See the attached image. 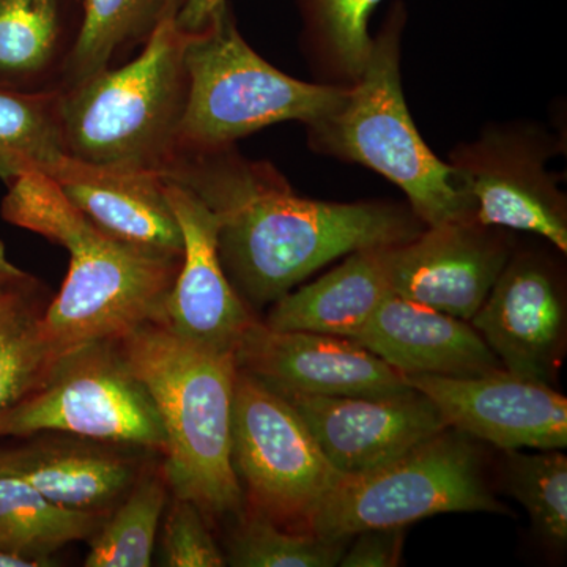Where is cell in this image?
<instances>
[{"label":"cell","instance_id":"6da1fadb","mask_svg":"<svg viewBox=\"0 0 567 567\" xmlns=\"http://www.w3.org/2000/svg\"><path fill=\"white\" fill-rule=\"evenodd\" d=\"M162 174L218 219L224 271L252 311L336 259L406 244L427 227L409 204L300 196L274 164L246 158L235 144L178 151Z\"/></svg>","mask_w":567,"mask_h":567},{"label":"cell","instance_id":"7a4b0ae2","mask_svg":"<svg viewBox=\"0 0 567 567\" xmlns=\"http://www.w3.org/2000/svg\"><path fill=\"white\" fill-rule=\"evenodd\" d=\"M7 188L2 218L70 254L61 292L40 315L41 334L55 358L89 342L117 341L144 324L163 323L182 259L134 248L103 233L43 171L18 175Z\"/></svg>","mask_w":567,"mask_h":567},{"label":"cell","instance_id":"3957f363","mask_svg":"<svg viewBox=\"0 0 567 567\" xmlns=\"http://www.w3.org/2000/svg\"><path fill=\"white\" fill-rule=\"evenodd\" d=\"M115 344L162 417V470L174 496L207 518L238 516L245 496L233 465L234 354L200 349L159 323Z\"/></svg>","mask_w":567,"mask_h":567},{"label":"cell","instance_id":"277c9868","mask_svg":"<svg viewBox=\"0 0 567 567\" xmlns=\"http://www.w3.org/2000/svg\"><path fill=\"white\" fill-rule=\"evenodd\" d=\"M405 7L395 2L372 37L363 74L344 100L308 123V145L324 156L369 167L393 182L425 226L475 216L453 167L427 147L406 106L401 76Z\"/></svg>","mask_w":567,"mask_h":567},{"label":"cell","instance_id":"5b68a950","mask_svg":"<svg viewBox=\"0 0 567 567\" xmlns=\"http://www.w3.org/2000/svg\"><path fill=\"white\" fill-rule=\"evenodd\" d=\"M181 2L171 7L132 61L59 92L63 153L163 173L177 152L188 89L189 32L177 22Z\"/></svg>","mask_w":567,"mask_h":567},{"label":"cell","instance_id":"8992f818","mask_svg":"<svg viewBox=\"0 0 567 567\" xmlns=\"http://www.w3.org/2000/svg\"><path fill=\"white\" fill-rule=\"evenodd\" d=\"M185 69L177 152L235 144L275 123L308 125L338 107L349 89L300 81L265 61L238 31L229 3L203 31L189 32Z\"/></svg>","mask_w":567,"mask_h":567},{"label":"cell","instance_id":"52a82bcc","mask_svg":"<svg viewBox=\"0 0 567 567\" xmlns=\"http://www.w3.org/2000/svg\"><path fill=\"white\" fill-rule=\"evenodd\" d=\"M476 440L447 427L382 468L344 476L317 505L308 529L350 539L451 513L507 514L496 499Z\"/></svg>","mask_w":567,"mask_h":567},{"label":"cell","instance_id":"ba28073f","mask_svg":"<svg viewBox=\"0 0 567 567\" xmlns=\"http://www.w3.org/2000/svg\"><path fill=\"white\" fill-rule=\"evenodd\" d=\"M62 432L163 453L162 417L144 383L115 341H95L63 353L41 385L0 421V436Z\"/></svg>","mask_w":567,"mask_h":567},{"label":"cell","instance_id":"9c48e42d","mask_svg":"<svg viewBox=\"0 0 567 567\" xmlns=\"http://www.w3.org/2000/svg\"><path fill=\"white\" fill-rule=\"evenodd\" d=\"M233 465L246 506L300 532H309L317 505L344 477L295 406L241 371L235 380Z\"/></svg>","mask_w":567,"mask_h":567},{"label":"cell","instance_id":"30bf717a","mask_svg":"<svg viewBox=\"0 0 567 567\" xmlns=\"http://www.w3.org/2000/svg\"><path fill=\"white\" fill-rule=\"evenodd\" d=\"M563 141L540 123H491L480 136L461 142L447 164L486 226L544 238L567 252V197L548 163Z\"/></svg>","mask_w":567,"mask_h":567},{"label":"cell","instance_id":"8fae6325","mask_svg":"<svg viewBox=\"0 0 567 567\" xmlns=\"http://www.w3.org/2000/svg\"><path fill=\"white\" fill-rule=\"evenodd\" d=\"M470 323L509 374L557 385L567 347L561 264L543 249L517 245Z\"/></svg>","mask_w":567,"mask_h":567},{"label":"cell","instance_id":"7c38bea8","mask_svg":"<svg viewBox=\"0 0 567 567\" xmlns=\"http://www.w3.org/2000/svg\"><path fill=\"white\" fill-rule=\"evenodd\" d=\"M516 235L475 216L425 227L391 254V289L470 322L516 249Z\"/></svg>","mask_w":567,"mask_h":567},{"label":"cell","instance_id":"4fadbf2b","mask_svg":"<svg viewBox=\"0 0 567 567\" xmlns=\"http://www.w3.org/2000/svg\"><path fill=\"white\" fill-rule=\"evenodd\" d=\"M278 394L300 413L342 476L382 468L447 429L434 402L415 388L390 395Z\"/></svg>","mask_w":567,"mask_h":567},{"label":"cell","instance_id":"5bb4252c","mask_svg":"<svg viewBox=\"0 0 567 567\" xmlns=\"http://www.w3.org/2000/svg\"><path fill=\"white\" fill-rule=\"evenodd\" d=\"M427 395L447 427L499 451L565 450L567 399L546 383L507 371L477 377L404 375Z\"/></svg>","mask_w":567,"mask_h":567},{"label":"cell","instance_id":"9a60e30c","mask_svg":"<svg viewBox=\"0 0 567 567\" xmlns=\"http://www.w3.org/2000/svg\"><path fill=\"white\" fill-rule=\"evenodd\" d=\"M238 371L276 393L390 395L412 390L404 375L341 336L281 331L256 320L234 352Z\"/></svg>","mask_w":567,"mask_h":567},{"label":"cell","instance_id":"2e32d148","mask_svg":"<svg viewBox=\"0 0 567 567\" xmlns=\"http://www.w3.org/2000/svg\"><path fill=\"white\" fill-rule=\"evenodd\" d=\"M166 182L181 224L183 254L162 324L200 349L234 354L257 317L224 271L216 216L188 189Z\"/></svg>","mask_w":567,"mask_h":567},{"label":"cell","instance_id":"e0dca14e","mask_svg":"<svg viewBox=\"0 0 567 567\" xmlns=\"http://www.w3.org/2000/svg\"><path fill=\"white\" fill-rule=\"evenodd\" d=\"M44 174L103 233L158 256L182 259L183 235L162 173L63 155Z\"/></svg>","mask_w":567,"mask_h":567},{"label":"cell","instance_id":"ac0fdd59","mask_svg":"<svg viewBox=\"0 0 567 567\" xmlns=\"http://www.w3.org/2000/svg\"><path fill=\"white\" fill-rule=\"evenodd\" d=\"M353 341L402 375L477 377L506 371L472 323L394 292Z\"/></svg>","mask_w":567,"mask_h":567},{"label":"cell","instance_id":"d6986e66","mask_svg":"<svg viewBox=\"0 0 567 567\" xmlns=\"http://www.w3.org/2000/svg\"><path fill=\"white\" fill-rule=\"evenodd\" d=\"M394 246L349 254L333 270L306 286L295 287L275 301L264 323L274 330L353 339L388 295L393 293Z\"/></svg>","mask_w":567,"mask_h":567},{"label":"cell","instance_id":"ffe728a7","mask_svg":"<svg viewBox=\"0 0 567 567\" xmlns=\"http://www.w3.org/2000/svg\"><path fill=\"white\" fill-rule=\"evenodd\" d=\"M0 473L31 484L58 505L102 514L141 475L132 457L82 442L0 447Z\"/></svg>","mask_w":567,"mask_h":567},{"label":"cell","instance_id":"44dd1931","mask_svg":"<svg viewBox=\"0 0 567 567\" xmlns=\"http://www.w3.org/2000/svg\"><path fill=\"white\" fill-rule=\"evenodd\" d=\"M81 10L82 0H0V87L61 91Z\"/></svg>","mask_w":567,"mask_h":567},{"label":"cell","instance_id":"7402d4cb","mask_svg":"<svg viewBox=\"0 0 567 567\" xmlns=\"http://www.w3.org/2000/svg\"><path fill=\"white\" fill-rule=\"evenodd\" d=\"M301 21V50L316 82L357 84L372 50L369 20L383 0H295Z\"/></svg>","mask_w":567,"mask_h":567},{"label":"cell","instance_id":"603a6c76","mask_svg":"<svg viewBox=\"0 0 567 567\" xmlns=\"http://www.w3.org/2000/svg\"><path fill=\"white\" fill-rule=\"evenodd\" d=\"M181 0H82L81 25L61 91L117 65L142 48Z\"/></svg>","mask_w":567,"mask_h":567},{"label":"cell","instance_id":"cb8c5ba5","mask_svg":"<svg viewBox=\"0 0 567 567\" xmlns=\"http://www.w3.org/2000/svg\"><path fill=\"white\" fill-rule=\"evenodd\" d=\"M106 516L58 505L31 484L0 473V544L47 567L55 566L62 547L91 539Z\"/></svg>","mask_w":567,"mask_h":567},{"label":"cell","instance_id":"d4e9b609","mask_svg":"<svg viewBox=\"0 0 567 567\" xmlns=\"http://www.w3.org/2000/svg\"><path fill=\"white\" fill-rule=\"evenodd\" d=\"M163 470L140 475L114 513L107 514L91 537L87 567H148L153 561L156 533L167 505Z\"/></svg>","mask_w":567,"mask_h":567},{"label":"cell","instance_id":"484cf974","mask_svg":"<svg viewBox=\"0 0 567 567\" xmlns=\"http://www.w3.org/2000/svg\"><path fill=\"white\" fill-rule=\"evenodd\" d=\"M63 155L59 92L0 87V181L50 166Z\"/></svg>","mask_w":567,"mask_h":567},{"label":"cell","instance_id":"4316f807","mask_svg":"<svg viewBox=\"0 0 567 567\" xmlns=\"http://www.w3.org/2000/svg\"><path fill=\"white\" fill-rule=\"evenodd\" d=\"M227 540L226 565L234 567L339 566L350 539H327L282 527L260 511L244 506Z\"/></svg>","mask_w":567,"mask_h":567},{"label":"cell","instance_id":"83f0119b","mask_svg":"<svg viewBox=\"0 0 567 567\" xmlns=\"http://www.w3.org/2000/svg\"><path fill=\"white\" fill-rule=\"evenodd\" d=\"M506 491L527 509L533 532L555 550L567 544V457L561 450L503 451Z\"/></svg>","mask_w":567,"mask_h":567},{"label":"cell","instance_id":"f1b7e54d","mask_svg":"<svg viewBox=\"0 0 567 567\" xmlns=\"http://www.w3.org/2000/svg\"><path fill=\"white\" fill-rule=\"evenodd\" d=\"M32 300L0 319V421L33 393L58 358L40 331Z\"/></svg>","mask_w":567,"mask_h":567},{"label":"cell","instance_id":"f546056e","mask_svg":"<svg viewBox=\"0 0 567 567\" xmlns=\"http://www.w3.org/2000/svg\"><path fill=\"white\" fill-rule=\"evenodd\" d=\"M164 520L162 559L169 567H223L226 555L213 537L207 517L189 499L174 496Z\"/></svg>","mask_w":567,"mask_h":567},{"label":"cell","instance_id":"4dcf8cb0","mask_svg":"<svg viewBox=\"0 0 567 567\" xmlns=\"http://www.w3.org/2000/svg\"><path fill=\"white\" fill-rule=\"evenodd\" d=\"M405 527L371 528L350 537L339 566L395 567L404 551Z\"/></svg>","mask_w":567,"mask_h":567},{"label":"cell","instance_id":"1f68e13d","mask_svg":"<svg viewBox=\"0 0 567 567\" xmlns=\"http://www.w3.org/2000/svg\"><path fill=\"white\" fill-rule=\"evenodd\" d=\"M229 0H182L177 11L178 25L185 32L203 31Z\"/></svg>","mask_w":567,"mask_h":567},{"label":"cell","instance_id":"d6a6232c","mask_svg":"<svg viewBox=\"0 0 567 567\" xmlns=\"http://www.w3.org/2000/svg\"><path fill=\"white\" fill-rule=\"evenodd\" d=\"M37 286L39 284H37L35 279L31 278L29 281L20 284V286L2 290L0 292V319L9 316L10 312H13L20 306L28 303L29 300H32Z\"/></svg>","mask_w":567,"mask_h":567},{"label":"cell","instance_id":"836d02e7","mask_svg":"<svg viewBox=\"0 0 567 567\" xmlns=\"http://www.w3.org/2000/svg\"><path fill=\"white\" fill-rule=\"evenodd\" d=\"M31 278V275L25 274L17 265L10 262L6 245L0 240V292L10 289V287L20 286V284L29 281Z\"/></svg>","mask_w":567,"mask_h":567},{"label":"cell","instance_id":"e575fe53","mask_svg":"<svg viewBox=\"0 0 567 567\" xmlns=\"http://www.w3.org/2000/svg\"><path fill=\"white\" fill-rule=\"evenodd\" d=\"M0 567H47V565L0 544Z\"/></svg>","mask_w":567,"mask_h":567}]
</instances>
